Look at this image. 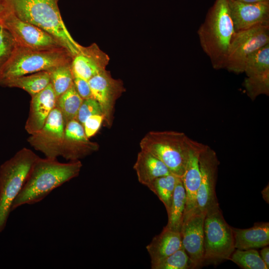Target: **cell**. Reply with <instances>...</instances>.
I'll return each instance as SVG.
<instances>
[{
    "label": "cell",
    "mask_w": 269,
    "mask_h": 269,
    "mask_svg": "<svg viewBox=\"0 0 269 269\" xmlns=\"http://www.w3.org/2000/svg\"><path fill=\"white\" fill-rule=\"evenodd\" d=\"M82 167L80 160L62 163L56 158L39 157L14 200L11 211L24 205L40 202L53 190L78 176Z\"/></svg>",
    "instance_id": "cell-1"
},
{
    "label": "cell",
    "mask_w": 269,
    "mask_h": 269,
    "mask_svg": "<svg viewBox=\"0 0 269 269\" xmlns=\"http://www.w3.org/2000/svg\"><path fill=\"white\" fill-rule=\"evenodd\" d=\"M236 33L228 0H215L197 31L201 47L214 69L225 68L229 47Z\"/></svg>",
    "instance_id": "cell-2"
},
{
    "label": "cell",
    "mask_w": 269,
    "mask_h": 269,
    "mask_svg": "<svg viewBox=\"0 0 269 269\" xmlns=\"http://www.w3.org/2000/svg\"><path fill=\"white\" fill-rule=\"evenodd\" d=\"M59 0H5L7 7L19 19L52 35L74 57L82 46L72 37L60 14Z\"/></svg>",
    "instance_id": "cell-3"
},
{
    "label": "cell",
    "mask_w": 269,
    "mask_h": 269,
    "mask_svg": "<svg viewBox=\"0 0 269 269\" xmlns=\"http://www.w3.org/2000/svg\"><path fill=\"white\" fill-rule=\"evenodd\" d=\"M195 141L182 132L150 131L142 138L139 146L161 161L172 174L181 178Z\"/></svg>",
    "instance_id": "cell-4"
},
{
    "label": "cell",
    "mask_w": 269,
    "mask_h": 269,
    "mask_svg": "<svg viewBox=\"0 0 269 269\" xmlns=\"http://www.w3.org/2000/svg\"><path fill=\"white\" fill-rule=\"evenodd\" d=\"M38 157L24 147L0 166V233L6 226L14 200Z\"/></svg>",
    "instance_id": "cell-5"
},
{
    "label": "cell",
    "mask_w": 269,
    "mask_h": 269,
    "mask_svg": "<svg viewBox=\"0 0 269 269\" xmlns=\"http://www.w3.org/2000/svg\"><path fill=\"white\" fill-rule=\"evenodd\" d=\"M73 57L64 48L35 50L17 46L0 71V80L51 69L68 63Z\"/></svg>",
    "instance_id": "cell-6"
},
{
    "label": "cell",
    "mask_w": 269,
    "mask_h": 269,
    "mask_svg": "<svg viewBox=\"0 0 269 269\" xmlns=\"http://www.w3.org/2000/svg\"><path fill=\"white\" fill-rule=\"evenodd\" d=\"M204 247V264L229 260L235 250L232 227L225 220L220 206L206 213Z\"/></svg>",
    "instance_id": "cell-7"
},
{
    "label": "cell",
    "mask_w": 269,
    "mask_h": 269,
    "mask_svg": "<svg viewBox=\"0 0 269 269\" xmlns=\"http://www.w3.org/2000/svg\"><path fill=\"white\" fill-rule=\"evenodd\" d=\"M269 43V25H260L236 32L231 43L225 69L235 74L244 72L247 58Z\"/></svg>",
    "instance_id": "cell-8"
},
{
    "label": "cell",
    "mask_w": 269,
    "mask_h": 269,
    "mask_svg": "<svg viewBox=\"0 0 269 269\" xmlns=\"http://www.w3.org/2000/svg\"><path fill=\"white\" fill-rule=\"evenodd\" d=\"M0 22L11 33L18 47L35 50L64 48L52 35L19 19L9 10Z\"/></svg>",
    "instance_id": "cell-9"
},
{
    "label": "cell",
    "mask_w": 269,
    "mask_h": 269,
    "mask_svg": "<svg viewBox=\"0 0 269 269\" xmlns=\"http://www.w3.org/2000/svg\"><path fill=\"white\" fill-rule=\"evenodd\" d=\"M200 184L196 198V208L206 213L219 206L216 193L218 168L220 162L215 151L204 144L199 157Z\"/></svg>",
    "instance_id": "cell-10"
},
{
    "label": "cell",
    "mask_w": 269,
    "mask_h": 269,
    "mask_svg": "<svg viewBox=\"0 0 269 269\" xmlns=\"http://www.w3.org/2000/svg\"><path fill=\"white\" fill-rule=\"evenodd\" d=\"M65 124L63 116L55 107L52 110L42 128L30 134L29 144L47 158H56L61 155Z\"/></svg>",
    "instance_id": "cell-11"
},
{
    "label": "cell",
    "mask_w": 269,
    "mask_h": 269,
    "mask_svg": "<svg viewBox=\"0 0 269 269\" xmlns=\"http://www.w3.org/2000/svg\"><path fill=\"white\" fill-rule=\"evenodd\" d=\"M206 213L197 208L184 215L180 233L182 247L194 268L204 265V222Z\"/></svg>",
    "instance_id": "cell-12"
},
{
    "label": "cell",
    "mask_w": 269,
    "mask_h": 269,
    "mask_svg": "<svg viewBox=\"0 0 269 269\" xmlns=\"http://www.w3.org/2000/svg\"><path fill=\"white\" fill-rule=\"evenodd\" d=\"M236 32L260 25H269V2L243 3L228 0Z\"/></svg>",
    "instance_id": "cell-13"
},
{
    "label": "cell",
    "mask_w": 269,
    "mask_h": 269,
    "mask_svg": "<svg viewBox=\"0 0 269 269\" xmlns=\"http://www.w3.org/2000/svg\"><path fill=\"white\" fill-rule=\"evenodd\" d=\"M98 148L97 143L89 139L83 126L76 119L66 124L60 156L71 161L79 160Z\"/></svg>",
    "instance_id": "cell-14"
},
{
    "label": "cell",
    "mask_w": 269,
    "mask_h": 269,
    "mask_svg": "<svg viewBox=\"0 0 269 269\" xmlns=\"http://www.w3.org/2000/svg\"><path fill=\"white\" fill-rule=\"evenodd\" d=\"M93 98L100 104L104 120L111 125L115 103L121 90L119 83L103 70L88 80Z\"/></svg>",
    "instance_id": "cell-15"
},
{
    "label": "cell",
    "mask_w": 269,
    "mask_h": 269,
    "mask_svg": "<svg viewBox=\"0 0 269 269\" xmlns=\"http://www.w3.org/2000/svg\"><path fill=\"white\" fill-rule=\"evenodd\" d=\"M56 103V97L50 83L31 97L29 115L25 125L28 134H34L42 128Z\"/></svg>",
    "instance_id": "cell-16"
},
{
    "label": "cell",
    "mask_w": 269,
    "mask_h": 269,
    "mask_svg": "<svg viewBox=\"0 0 269 269\" xmlns=\"http://www.w3.org/2000/svg\"><path fill=\"white\" fill-rule=\"evenodd\" d=\"M204 145V144L195 141L190 148L185 169L181 177L186 194L184 215L196 208V198L200 184L198 157Z\"/></svg>",
    "instance_id": "cell-17"
},
{
    "label": "cell",
    "mask_w": 269,
    "mask_h": 269,
    "mask_svg": "<svg viewBox=\"0 0 269 269\" xmlns=\"http://www.w3.org/2000/svg\"><path fill=\"white\" fill-rule=\"evenodd\" d=\"M232 230L235 249H256L269 244V222L256 223L248 229L232 227Z\"/></svg>",
    "instance_id": "cell-18"
},
{
    "label": "cell",
    "mask_w": 269,
    "mask_h": 269,
    "mask_svg": "<svg viewBox=\"0 0 269 269\" xmlns=\"http://www.w3.org/2000/svg\"><path fill=\"white\" fill-rule=\"evenodd\" d=\"M182 247L180 232L166 227L160 234L154 236L146 249L150 258V262L159 261Z\"/></svg>",
    "instance_id": "cell-19"
},
{
    "label": "cell",
    "mask_w": 269,
    "mask_h": 269,
    "mask_svg": "<svg viewBox=\"0 0 269 269\" xmlns=\"http://www.w3.org/2000/svg\"><path fill=\"white\" fill-rule=\"evenodd\" d=\"M95 46L82 47L80 51L72 58L71 68L73 75L88 81L105 70Z\"/></svg>",
    "instance_id": "cell-20"
},
{
    "label": "cell",
    "mask_w": 269,
    "mask_h": 269,
    "mask_svg": "<svg viewBox=\"0 0 269 269\" xmlns=\"http://www.w3.org/2000/svg\"><path fill=\"white\" fill-rule=\"evenodd\" d=\"M134 169L139 182L145 186L155 178L171 173L161 161L142 150L137 154Z\"/></svg>",
    "instance_id": "cell-21"
},
{
    "label": "cell",
    "mask_w": 269,
    "mask_h": 269,
    "mask_svg": "<svg viewBox=\"0 0 269 269\" xmlns=\"http://www.w3.org/2000/svg\"><path fill=\"white\" fill-rule=\"evenodd\" d=\"M49 83L50 75L48 71H41L0 80V85L22 89L31 97L43 90Z\"/></svg>",
    "instance_id": "cell-22"
},
{
    "label": "cell",
    "mask_w": 269,
    "mask_h": 269,
    "mask_svg": "<svg viewBox=\"0 0 269 269\" xmlns=\"http://www.w3.org/2000/svg\"><path fill=\"white\" fill-rule=\"evenodd\" d=\"M186 205V194L181 177H178L173 193L170 207L167 212L168 221L165 226L180 232Z\"/></svg>",
    "instance_id": "cell-23"
},
{
    "label": "cell",
    "mask_w": 269,
    "mask_h": 269,
    "mask_svg": "<svg viewBox=\"0 0 269 269\" xmlns=\"http://www.w3.org/2000/svg\"><path fill=\"white\" fill-rule=\"evenodd\" d=\"M83 99L76 90L73 84L56 100V107L60 111L65 124L77 119Z\"/></svg>",
    "instance_id": "cell-24"
},
{
    "label": "cell",
    "mask_w": 269,
    "mask_h": 269,
    "mask_svg": "<svg viewBox=\"0 0 269 269\" xmlns=\"http://www.w3.org/2000/svg\"><path fill=\"white\" fill-rule=\"evenodd\" d=\"M179 177L170 173L154 179L146 187L164 204L167 213L171 206L177 180Z\"/></svg>",
    "instance_id": "cell-25"
},
{
    "label": "cell",
    "mask_w": 269,
    "mask_h": 269,
    "mask_svg": "<svg viewBox=\"0 0 269 269\" xmlns=\"http://www.w3.org/2000/svg\"><path fill=\"white\" fill-rule=\"evenodd\" d=\"M71 63L61 65L48 71L50 83L55 94L56 100L73 84Z\"/></svg>",
    "instance_id": "cell-26"
},
{
    "label": "cell",
    "mask_w": 269,
    "mask_h": 269,
    "mask_svg": "<svg viewBox=\"0 0 269 269\" xmlns=\"http://www.w3.org/2000/svg\"><path fill=\"white\" fill-rule=\"evenodd\" d=\"M269 71V43L257 50L247 58L244 72L247 77H250Z\"/></svg>",
    "instance_id": "cell-27"
},
{
    "label": "cell",
    "mask_w": 269,
    "mask_h": 269,
    "mask_svg": "<svg viewBox=\"0 0 269 269\" xmlns=\"http://www.w3.org/2000/svg\"><path fill=\"white\" fill-rule=\"evenodd\" d=\"M229 260L244 269H268L256 249H235Z\"/></svg>",
    "instance_id": "cell-28"
},
{
    "label": "cell",
    "mask_w": 269,
    "mask_h": 269,
    "mask_svg": "<svg viewBox=\"0 0 269 269\" xmlns=\"http://www.w3.org/2000/svg\"><path fill=\"white\" fill-rule=\"evenodd\" d=\"M151 269H194L189 256L183 247L171 255L151 263Z\"/></svg>",
    "instance_id": "cell-29"
},
{
    "label": "cell",
    "mask_w": 269,
    "mask_h": 269,
    "mask_svg": "<svg viewBox=\"0 0 269 269\" xmlns=\"http://www.w3.org/2000/svg\"><path fill=\"white\" fill-rule=\"evenodd\" d=\"M243 86L248 97L254 100L261 95H269V71L264 73L247 77Z\"/></svg>",
    "instance_id": "cell-30"
},
{
    "label": "cell",
    "mask_w": 269,
    "mask_h": 269,
    "mask_svg": "<svg viewBox=\"0 0 269 269\" xmlns=\"http://www.w3.org/2000/svg\"><path fill=\"white\" fill-rule=\"evenodd\" d=\"M17 47L11 33L0 22V71L10 60Z\"/></svg>",
    "instance_id": "cell-31"
},
{
    "label": "cell",
    "mask_w": 269,
    "mask_h": 269,
    "mask_svg": "<svg viewBox=\"0 0 269 269\" xmlns=\"http://www.w3.org/2000/svg\"><path fill=\"white\" fill-rule=\"evenodd\" d=\"M94 115H103L99 103L93 98L83 100L76 120L83 126L88 117Z\"/></svg>",
    "instance_id": "cell-32"
},
{
    "label": "cell",
    "mask_w": 269,
    "mask_h": 269,
    "mask_svg": "<svg viewBox=\"0 0 269 269\" xmlns=\"http://www.w3.org/2000/svg\"><path fill=\"white\" fill-rule=\"evenodd\" d=\"M104 117L102 115H94L88 117L83 126L86 136L90 138L94 135L99 130Z\"/></svg>",
    "instance_id": "cell-33"
},
{
    "label": "cell",
    "mask_w": 269,
    "mask_h": 269,
    "mask_svg": "<svg viewBox=\"0 0 269 269\" xmlns=\"http://www.w3.org/2000/svg\"><path fill=\"white\" fill-rule=\"evenodd\" d=\"M73 83L76 91L83 100L93 98L88 80L73 75Z\"/></svg>",
    "instance_id": "cell-34"
},
{
    "label": "cell",
    "mask_w": 269,
    "mask_h": 269,
    "mask_svg": "<svg viewBox=\"0 0 269 269\" xmlns=\"http://www.w3.org/2000/svg\"><path fill=\"white\" fill-rule=\"evenodd\" d=\"M260 256L268 267L269 269V247L268 246L263 247L260 253Z\"/></svg>",
    "instance_id": "cell-35"
},
{
    "label": "cell",
    "mask_w": 269,
    "mask_h": 269,
    "mask_svg": "<svg viewBox=\"0 0 269 269\" xmlns=\"http://www.w3.org/2000/svg\"><path fill=\"white\" fill-rule=\"evenodd\" d=\"M9 11L5 0H0V20Z\"/></svg>",
    "instance_id": "cell-36"
},
{
    "label": "cell",
    "mask_w": 269,
    "mask_h": 269,
    "mask_svg": "<svg viewBox=\"0 0 269 269\" xmlns=\"http://www.w3.org/2000/svg\"><path fill=\"white\" fill-rule=\"evenodd\" d=\"M262 194L263 199L267 203H269V184L262 190Z\"/></svg>",
    "instance_id": "cell-37"
},
{
    "label": "cell",
    "mask_w": 269,
    "mask_h": 269,
    "mask_svg": "<svg viewBox=\"0 0 269 269\" xmlns=\"http://www.w3.org/2000/svg\"><path fill=\"white\" fill-rule=\"evenodd\" d=\"M243 3H256L261 2H269V0H231Z\"/></svg>",
    "instance_id": "cell-38"
}]
</instances>
